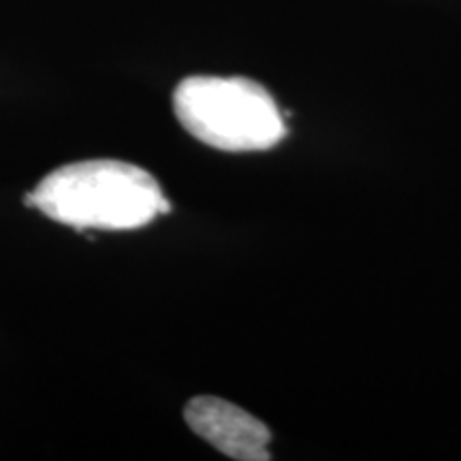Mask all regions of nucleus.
<instances>
[{"label": "nucleus", "mask_w": 461, "mask_h": 461, "mask_svg": "<svg viewBox=\"0 0 461 461\" xmlns=\"http://www.w3.org/2000/svg\"><path fill=\"white\" fill-rule=\"evenodd\" d=\"M26 205L77 230L140 229L171 212L152 173L112 158L79 160L51 171L26 194Z\"/></svg>", "instance_id": "nucleus-1"}, {"label": "nucleus", "mask_w": 461, "mask_h": 461, "mask_svg": "<svg viewBox=\"0 0 461 461\" xmlns=\"http://www.w3.org/2000/svg\"><path fill=\"white\" fill-rule=\"evenodd\" d=\"M188 428L212 447L238 461L272 459V431L250 412L221 397H193L184 411Z\"/></svg>", "instance_id": "nucleus-3"}, {"label": "nucleus", "mask_w": 461, "mask_h": 461, "mask_svg": "<svg viewBox=\"0 0 461 461\" xmlns=\"http://www.w3.org/2000/svg\"><path fill=\"white\" fill-rule=\"evenodd\" d=\"M173 112L194 140L224 152H258L286 137L274 96L248 77H186L173 92Z\"/></svg>", "instance_id": "nucleus-2"}]
</instances>
